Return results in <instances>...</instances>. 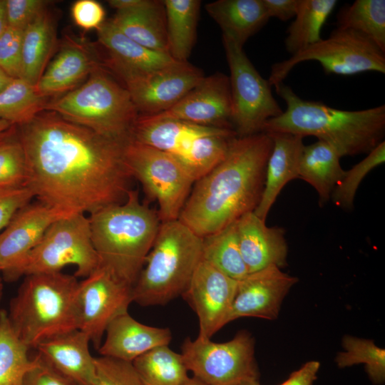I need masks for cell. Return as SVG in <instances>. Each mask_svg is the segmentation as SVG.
<instances>
[{"label": "cell", "mask_w": 385, "mask_h": 385, "mask_svg": "<svg viewBox=\"0 0 385 385\" xmlns=\"http://www.w3.org/2000/svg\"><path fill=\"white\" fill-rule=\"evenodd\" d=\"M27 186L38 202L69 215L91 214L126 197L132 177L121 143L44 110L19 125Z\"/></svg>", "instance_id": "obj_1"}, {"label": "cell", "mask_w": 385, "mask_h": 385, "mask_svg": "<svg viewBox=\"0 0 385 385\" xmlns=\"http://www.w3.org/2000/svg\"><path fill=\"white\" fill-rule=\"evenodd\" d=\"M272 145L265 132L232 138L223 159L195 182L178 219L202 238L254 212Z\"/></svg>", "instance_id": "obj_2"}, {"label": "cell", "mask_w": 385, "mask_h": 385, "mask_svg": "<svg viewBox=\"0 0 385 385\" xmlns=\"http://www.w3.org/2000/svg\"><path fill=\"white\" fill-rule=\"evenodd\" d=\"M274 88L287 108L267 120L262 132L314 136L334 147L342 157L367 154L384 141V105L359 111L340 110L302 98L283 82Z\"/></svg>", "instance_id": "obj_3"}, {"label": "cell", "mask_w": 385, "mask_h": 385, "mask_svg": "<svg viewBox=\"0 0 385 385\" xmlns=\"http://www.w3.org/2000/svg\"><path fill=\"white\" fill-rule=\"evenodd\" d=\"M100 266L133 287L158 234V214L128 190L123 203L105 206L88 217Z\"/></svg>", "instance_id": "obj_4"}, {"label": "cell", "mask_w": 385, "mask_h": 385, "mask_svg": "<svg viewBox=\"0 0 385 385\" xmlns=\"http://www.w3.org/2000/svg\"><path fill=\"white\" fill-rule=\"evenodd\" d=\"M25 276L6 310L20 340L29 349H36L48 338L77 329L74 311L77 277L62 272Z\"/></svg>", "instance_id": "obj_5"}, {"label": "cell", "mask_w": 385, "mask_h": 385, "mask_svg": "<svg viewBox=\"0 0 385 385\" xmlns=\"http://www.w3.org/2000/svg\"><path fill=\"white\" fill-rule=\"evenodd\" d=\"M202 238L179 219L161 222L133 287V302L163 305L184 294L202 260Z\"/></svg>", "instance_id": "obj_6"}, {"label": "cell", "mask_w": 385, "mask_h": 385, "mask_svg": "<svg viewBox=\"0 0 385 385\" xmlns=\"http://www.w3.org/2000/svg\"><path fill=\"white\" fill-rule=\"evenodd\" d=\"M45 110L106 138L128 143L139 113L125 88L97 65L80 87L51 101Z\"/></svg>", "instance_id": "obj_7"}, {"label": "cell", "mask_w": 385, "mask_h": 385, "mask_svg": "<svg viewBox=\"0 0 385 385\" xmlns=\"http://www.w3.org/2000/svg\"><path fill=\"white\" fill-rule=\"evenodd\" d=\"M235 136L228 128L139 115L131 139L170 155L196 181L223 159Z\"/></svg>", "instance_id": "obj_8"}, {"label": "cell", "mask_w": 385, "mask_h": 385, "mask_svg": "<svg viewBox=\"0 0 385 385\" xmlns=\"http://www.w3.org/2000/svg\"><path fill=\"white\" fill-rule=\"evenodd\" d=\"M308 61L319 63L328 74L385 73V53L373 41L353 30L337 28L327 38L273 64L267 79L270 85L274 86L283 82L295 66Z\"/></svg>", "instance_id": "obj_9"}, {"label": "cell", "mask_w": 385, "mask_h": 385, "mask_svg": "<svg viewBox=\"0 0 385 385\" xmlns=\"http://www.w3.org/2000/svg\"><path fill=\"white\" fill-rule=\"evenodd\" d=\"M222 43L230 69L232 129L239 137L261 133L265 123L283 110L268 81L255 68L243 47L224 36Z\"/></svg>", "instance_id": "obj_10"}, {"label": "cell", "mask_w": 385, "mask_h": 385, "mask_svg": "<svg viewBox=\"0 0 385 385\" xmlns=\"http://www.w3.org/2000/svg\"><path fill=\"white\" fill-rule=\"evenodd\" d=\"M123 156L131 176L158 202L160 222L178 220L195 182L185 168L170 155L132 139Z\"/></svg>", "instance_id": "obj_11"}, {"label": "cell", "mask_w": 385, "mask_h": 385, "mask_svg": "<svg viewBox=\"0 0 385 385\" xmlns=\"http://www.w3.org/2000/svg\"><path fill=\"white\" fill-rule=\"evenodd\" d=\"M254 347L253 338L242 331L222 343L186 338L181 355L188 370L205 385H237L258 378Z\"/></svg>", "instance_id": "obj_12"}, {"label": "cell", "mask_w": 385, "mask_h": 385, "mask_svg": "<svg viewBox=\"0 0 385 385\" xmlns=\"http://www.w3.org/2000/svg\"><path fill=\"white\" fill-rule=\"evenodd\" d=\"M69 265L76 267L77 278L88 277L100 266L85 214L66 217L50 225L31 252L25 275L61 272Z\"/></svg>", "instance_id": "obj_13"}, {"label": "cell", "mask_w": 385, "mask_h": 385, "mask_svg": "<svg viewBox=\"0 0 385 385\" xmlns=\"http://www.w3.org/2000/svg\"><path fill=\"white\" fill-rule=\"evenodd\" d=\"M133 287L99 266L78 282L74 299L76 328L86 333L98 349L108 324L128 312Z\"/></svg>", "instance_id": "obj_14"}, {"label": "cell", "mask_w": 385, "mask_h": 385, "mask_svg": "<svg viewBox=\"0 0 385 385\" xmlns=\"http://www.w3.org/2000/svg\"><path fill=\"white\" fill-rule=\"evenodd\" d=\"M123 82L140 115H154L176 104L205 77L197 67L177 61L143 73L116 75Z\"/></svg>", "instance_id": "obj_15"}, {"label": "cell", "mask_w": 385, "mask_h": 385, "mask_svg": "<svg viewBox=\"0 0 385 385\" xmlns=\"http://www.w3.org/2000/svg\"><path fill=\"white\" fill-rule=\"evenodd\" d=\"M71 216L40 202L20 209L0 233V272L6 282L25 275L31 252L56 220Z\"/></svg>", "instance_id": "obj_16"}, {"label": "cell", "mask_w": 385, "mask_h": 385, "mask_svg": "<svg viewBox=\"0 0 385 385\" xmlns=\"http://www.w3.org/2000/svg\"><path fill=\"white\" fill-rule=\"evenodd\" d=\"M238 281L202 260L183 294L197 314L199 337L210 339L225 325Z\"/></svg>", "instance_id": "obj_17"}, {"label": "cell", "mask_w": 385, "mask_h": 385, "mask_svg": "<svg viewBox=\"0 0 385 385\" xmlns=\"http://www.w3.org/2000/svg\"><path fill=\"white\" fill-rule=\"evenodd\" d=\"M143 116L233 130L229 76L220 72L205 76L168 110L154 115Z\"/></svg>", "instance_id": "obj_18"}, {"label": "cell", "mask_w": 385, "mask_h": 385, "mask_svg": "<svg viewBox=\"0 0 385 385\" xmlns=\"http://www.w3.org/2000/svg\"><path fill=\"white\" fill-rule=\"evenodd\" d=\"M297 282L296 277L275 266L249 273L238 281L225 324L245 317L277 319L284 298Z\"/></svg>", "instance_id": "obj_19"}, {"label": "cell", "mask_w": 385, "mask_h": 385, "mask_svg": "<svg viewBox=\"0 0 385 385\" xmlns=\"http://www.w3.org/2000/svg\"><path fill=\"white\" fill-rule=\"evenodd\" d=\"M237 230L240 250L249 273L287 265L288 248L282 227H268L265 220L250 212L237 220Z\"/></svg>", "instance_id": "obj_20"}, {"label": "cell", "mask_w": 385, "mask_h": 385, "mask_svg": "<svg viewBox=\"0 0 385 385\" xmlns=\"http://www.w3.org/2000/svg\"><path fill=\"white\" fill-rule=\"evenodd\" d=\"M104 335L98 349L100 355L130 362L155 347L168 345L172 339L170 329L142 324L128 312L115 317Z\"/></svg>", "instance_id": "obj_21"}, {"label": "cell", "mask_w": 385, "mask_h": 385, "mask_svg": "<svg viewBox=\"0 0 385 385\" xmlns=\"http://www.w3.org/2000/svg\"><path fill=\"white\" fill-rule=\"evenodd\" d=\"M90 343L86 333L75 329L41 342L36 349L77 385H94L95 357L91 354Z\"/></svg>", "instance_id": "obj_22"}, {"label": "cell", "mask_w": 385, "mask_h": 385, "mask_svg": "<svg viewBox=\"0 0 385 385\" xmlns=\"http://www.w3.org/2000/svg\"><path fill=\"white\" fill-rule=\"evenodd\" d=\"M272 139V149L267 160L261 200L254 213L263 220L282 188L289 181L299 178L300 157L304 137L284 133H267Z\"/></svg>", "instance_id": "obj_23"}, {"label": "cell", "mask_w": 385, "mask_h": 385, "mask_svg": "<svg viewBox=\"0 0 385 385\" xmlns=\"http://www.w3.org/2000/svg\"><path fill=\"white\" fill-rule=\"evenodd\" d=\"M97 31L100 43L109 53L106 66L115 75L147 73L177 62L168 54L150 50L131 40L110 20L105 21Z\"/></svg>", "instance_id": "obj_24"}, {"label": "cell", "mask_w": 385, "mask_h": 385, "mask_svg": "<svg viewBox=\"0 0 385 385\" xmlns=\"http://www.w3.org/2000/svg\"><path fill=\"white\" fill-rule=\"evenodd\" d=\"M110 21L131 40L169 55L163 1L141 0L132 9L117 11Z\"/></svg>", "instance_id": "obj_25"}, {"label": "cell", "mask_w": 385, "mask_h": 385, "mask_svg": "<svg viewBox=\"0 0 385 385\" xmlns=\"http://www.w3.org/2000/svg\"><path fill=\"white\" fill-rule=\"evenodd\" d=\"M205 9L226 36L241 46L269 21L262 0H217Z\"/></svg>", "instance_id": "obj_26"}, {"label": "cell", "mask_w": 385, "mask_h": 385, "mask_svg": "<svg viewBox=\"0 0 385 385\" xmlns=\"http://www.w3.org/2000/svg\"><path fill=\"white\" fill-rule=\"evenodd\" d=\"M97 63L78 45L63 47L44 71L35 86L38 93L47 98L60 96L75 88L91 73Z\"/></svg>", "instance_id": "obj_27"}, {"label": "cell", "mask_w": 385, "mask_h": 385, "mask_svg": "<svg viewBox=\"0 0 385 385\" xmlns=\"http://www.w3.org/2000/svg\"><path fill=\"white\" fill-rule=\"evenodd\" d=\"M341 158L334 147L323 140L304 145L299 161V178L315 189L321 207L331 199L336 185L344 174L345 170L340 165Z\"/></svg>", "instance_id": "obj_28"}, {"label": "cell", "mask_w": 385, "mask_h": 385, "mask_svg": "<svg viewBox=\"0 0 385 385\" xmlns=\"http://www.w3.org/2000/svg\"><path fill=\"white\" fill-rule=\"evenodd\" d=\"M53 21L46 9L24 30L21 78L36 86L55 43Z\"/></svg>", "instance_id": "obj_29"}, {"label": "cell", "mask_w": 385, "mask_h": 385, "mask_svg": "<svg viewBox=\"0 0 385 385\" xmlns=\"http://www.w3.org/2000/svg\"><path fill=\"white\" fill-rule=\"evenodd\" d=\"M169 55L187 62L194 46L201 1L163 0Z\"/></svg>", "instance_id": "obj_30"}, {"label": "cell", "mask_w": 385, "mask_h": 385, "mask_svg": "<svg viewBox=\"0 0 385 385\" xmlns=\"http://www.w3.org/2000/svg\"><path fill=\"white\" fill-rule=\"evenodd\" d=\"M336 0H299L294 20L287 30L286 50L292 55L320 41L322 29Z\"/></svg>", "instance_id": "obj_31"}, {"label": "cell", "mask_w": 385, "mask_h": 385, "mask_svg": "<svg viewBox=\"0 0 385 385\" xmlns=\"http://www.w3.org/2000/svg\"><path fill=\"white\" fill-rule=\"evenodd\" d=\"M142 385H183L190 378L181 354L155 347L132 362Z\"/></svg>", "instance_id": "obj_32"}, {"label": "cell", "mask_w": 385, "mask_h": 385, "mask_svg": "<svg viewBox=\"0 0 385 385\" xmlns=\"http://www.w3.org/2000/svg\"><path fill=\"white\" fill-rule=\"evenodd\" d=\"M202 260L237 281L249 274L240 250L237 221L202 237Z\"/></svg>", "instance_id": "obj_33"}, {"label": "cell", "mask_w": 385, "mask_h": 385, "mask_svg": "<svg viewBox=\"0 0 385 385\" xmlns=\"http://www.w3.org/2000/svg\"><path fill=\"white\" fill-rule=\"evenodd\" d=\"M337 24L364 35L385 53L384 0H356L339 11Z\"/></svg>", "instance_id": "obj_34"}, {"label": "cell", "mask_w": 385, "mask_h": 385, "mask_svg": "<svg viewBox=\"0 0 385 385\" xmlns=\"http://www.w3.org/2000/svg\"><path fill=\"white\" fill-rule=\"evenodd\" d=\"M48 101L23 78H14L0 92V120L21 125L45 110Z\"/></svg>", "instance_id": "obj_35"}, {"label": "cell", "mask_w": 385, "mask_h": 385, "mask_svg": "<svg viewBox=\"0 0 385 385\" xmlns=\"http://www.w3.org/2000/svg\"><path fill=\"white\" fill-rule=\"evenodd\" d=\"M14 332L6 309H0V385H21L33 359Z\"/></svg>", "instance_id": "obj_36"}, {"label": "cell", "mask_w": 385, "mask_h": 385, "mask_svg": "<svg viewBox=\"0 0 385 385\" xmlns=\"http://www.w3.org/2000/svg\"><path fill=\"white\" fill-rule=\"evenodd\" d=\"M344 351L336 357L339 367L345 368L358 364H365L366 371L374 384L385 381V350L374 342L351 336L342 340Z\"/></svg>", "instance_id": "obj_37"}, {"label": "cell", "mask_w": 385, "mask_h": 385, "mask_svg": "<svg viewBox=\"0 0 385 385\" xmlns=\"http://www.w3.org/2000/svg\"><path fill=\"white\" fill-rule=\"evenodd\" d=\"M384 161L385 141H383L367 153L365 158L349 170H345L331 195L335 205L346 210H351L356 190L362 180L371 170Z\"/></svg>", "instance_id": "obj_38"}, {"label": "cell", "mask_w": 385, "mask_h": 385, "mask_svg": "<svg viewBox=\"0 0 385 385\" xmlns=\"http://www.w3.org/2000/svg\"><path fill=\"white\" fill-rule=\"evenodd\" d=\"M29 169L23 145L14 132L0 142V188L27 186Z\"/></svg>", "instance_id": "obj_39"}, {"label": "cell", "mask_w": 385, "mask_h": 385, "mask_svg": "<svg viewBox=\"0 0 385 385\" xmlns=\"http://www.w3.org/2000/svg\"><path fill=\"white\" fill-rule=\"evenodd\" d=\"M94 385H142L132 362L112 357H95Z\"/></svg>", "instance_id": "obj_40"}, {"label": "cell", "mask_w": 385, "mask_h": 385, "mask_svg": "<svg viewBox=\"0 0 385 385\" xmlns=\"http://www.w3.org/2000/svg\"><path fill=\"white\" fill-rule=\"evenodd\" d=\"M23 33L7 26L0 36V68L13 78L21 77Z\"/></svg>", "instance_id": "obj_41"}, {"label": "cell", "mask_w": 385, "mask_h": 385, "mask_svg": "<svg viewBox=\"0 0 385 385\" xmlns=\"http://www.w3.org/2000/svg\"><path fill=\"white\" fill-rule=\"evenodd\" d=\"M21 385H77L48 362L40 354L34 356Z\"/></svg>", "instance_id": "obj_42"}, {"label": "cell", "mask_w": 385, "mask_h": 385, "mask_svg": "<svg viewBox=\"0 0 385 385\" xmlns=\"http://www.w3.org/2000/svg\"><path fill=\"white\" fill-rule=\"evenodd\" d=\"M46 4L42 0H5L8 26L24 31L46 9Z\"/></svg>", "instance_id": "obj_43"}, {"label": "cell", "mask_w": 385, "mask_h": 385, "mask_svg": "<svg viewBox=\"0 0 385 385\" xmlns=\"http://www.w3.org/2000/svg\"><path fill=\"white\" fill-rule=\"evenodd\" d=\"M34 197L33 191L28 186L4 188H0V233L8 225L14 215L31 202Z\"/></svg>", "instance_id": "obj_44"}, {"label": "cell", "mask_w": 385, "mask_h": 385, "mask_svg": "<svg viewBox=\"0 0 385 385\" xmlns=\"http://www.w3.org/2000/svg\"><path fill=\"white\" fill-rule=\"evenodd\" d=\"M75 24L84 30L98 29L105 21L103 6L95 0H78L71 7Z\"/></svg>", "instance_id": "obj_45"}, {"label": "cell", "mask_w": 385, "mask_h": 385, "mask_svg": "<svg viewBox=\"0 0 385 385\" xmlns=\"http://www.w3.org/2000/svg\"><path fill=\"white\" fill-rule=\"evenodd\" d=\"M299 0H262L268 16L287 21L295 16Z\"/></svg>", "instance_id": "obj_46"}, {"label": "cell", "mask_w": 385, "mask_h": 385, "mask_svg": "<svg viewBox=\"0 0 385 385\" xmlns=\"http://www.w3.org/2000/svg\"><path fill=\"white\" fill-rule=\"evenodd\" d=\"M320 364L310 361L300 369L294 371L289 377L280 385H312L317 378Z\"/></svg>", "instance_id": "obj_47"}, {"label": "cell", "mask_w": 385, "mask_h": 385, "mask_svg": "<svg viewBox=\"0 0 385 385\" xmlns=\"http://www.w3.org/2000/svg\"><path fill=\"white\" fill-rule=\"evenodd\" d=\"M14 127L15 125L12 123L0 120V142L6 139L15 132Z\"/></svg>", "instance_id": "obj_48"}, {"label": "cell", "mask_w": 385, "mask_h": 385, "mask_svg": "<svg viewBox=\"0 0 385 385\" xmlns=\"http://www.w3.org/2000/svg\"><path fill=\"white\" fill-rule=\"evenodd\" d=\"M7 26L5 0H0V36L3 34Z\"/></svg>", "instance_id": "obj_49"}, {"label": "cell", "mask_w": 385, "mask_h": 385, "mask_svg": "<svg viewBox=\"0 0 385 385\" xmlns=\"http://www.w3.org/2000/svg\"><path fill=\"white\" fill-rule=\"evenodd\" d=\"M14 78L0 68V92L2 91Z\"/></svg>", "instance_id": "obj_50"}, {"label": "cell", "mask_w": 385, "mask_h": 385, "mask_svg": "<svg viewBox=\"0 0 385 385\" xmlns=\"http://www.w3.org/2000/svg\"><path fill=\"white\" fill-rule=\"evenodd\" d=\"M183 385H205L195 377L189 378Z\"/></svg>", "instance_id": "obj_51"}, {"label": "cell", "mask_w": 385, "mask_h": 385, "mask_svg": "<svg viewBox=\"0 0 385 385\" xmlns=\"http://www.w3.org/2000/svg\"><path fill=\"white\" fill-rule=\"evenodd\" d=\"M237 385H260L257 379H250L245 381Z\"/></svg>", "instance_id": "obj_52"}, {"label": "cell", "mask_w": 385, "mask_h": 385, "mask_svg": "<svg viewBox=\"0 0 385 385\" xmlns=\"http://www.w3.org/2000/svg\"><path fill=\"white\" fill-rule=\"evenodd\" d=\"M3 278L0 272V302L1 301V299L3 297L4 294V284H3Z\"/></svg>", "instance_id": "obj_53"}]
</instances>
